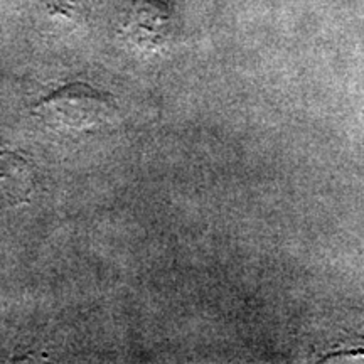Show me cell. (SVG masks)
<instances>
[{
    "instance_id": "1",
    "label": "cell",
    "mask_w": 364,
    "mask_h": 364,
    "mask_svg": "<svg viewBox=\"0 0 364 364\" xmlns=\"http://www.w3.org/2000/svg\"><path fill=\"white\" fill-rule=\"evenodd\" d=\"M117 113V103L110 95L86 83L61 86L34 107L41 124L65 136L97 134L115 120Z\"/></svg>"
},
{
    "instance_id": "2",
    "label": "cell",
    "mask_w": 364,
    "mask_h": 364,
    "mask_svg": "<svg viewBox=\"0 0 364 364\" xmlns=\"http://www.w3.org/2000/svg\"><path fill=\"white\" fill-rule=\"evenodd\" d=\"M36 177L31 161L11 150H0V206L17 208L31 203Z\"/></svg>"
}]
</instances>
